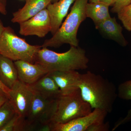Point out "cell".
Here are the masks:
<instances>
[{
	"label": "cell",
	"instance_id": "8fae6325",
	"mask_svg": "<svg viewBox=\"0 0 131 131\" xmlns=\"http://www.w3.org/2000/svg\"><path fill=\"white\" fill-rule=\"evenodd\" d=\"M49 73L56 83L61 94H69L79 89L81 74L77 71H56Z\"/></svg>",
	"mask_w": 131,
	"mask_h": 131
},
{
	"label": "cell",
	"instance_id": "f546056e",
	"mask_svg": "<svg viewBox=\"0 0 131 131\" xmlns=\"http://www.w3.org/2000/svg\"><path fill=\"white\" fill-rule=\"evenodd\" d=\"M100 1V0H89V1L90 3L96 2Z\"/></svg>",
	"mask_w": 131,
	"mask_h": 131
},
{
	"label": "cell",
	"instance_id": "83f0119b",
	"mask_svg": "<svg viewBox=\"0 0 131 131\" xmlns=\"http://www.w3.org/2000/svg\"><path fill=\"white\" fill-rule=\"evenodd\" d=\"M5 27L1 19H0V37H1V35L3 32V31L4 30Z\"/></svg>",
	"mask_w": 131,
	"mask_h": 131
},
{
	"label": "cell",
	"instance_id": "9a60e30c",
	"mask_svg": "<svg viewBox=\"0 0 131 131\" xmlns=\"http://www.w3.org/2000/svg\"><path fill=\"white\" fill-rule=\"evenodd\" d=\"M29 86L34 92L45 98L55 99L61 94L58 86L49 73Z\"/></svg>",
	"mask_w": 131,
	"mask_h": 131
},
{
	"label": "cell",
	"instance_id": "ac0fdd59",
	"mask_svg": "<svg viewBox=\"0 0 131 131\" xmlns=\"http://www.w3.org/2000/svg\"><path fill=\"white\" fill-rule=\"evenodd\" d=\"M118 96L123 100L131 101V80L126 81L120 84L118 88ZM130 121L131 108L128 111L126 117L116 122L112 130L114 131L119 126Z\"/></svg>",
	"mask_w": 131,
	"mask_h": 131
},
{
	"label": "cell",
	"instance_id": "277c9868",
	"mask_svg": "<svg viewBox=\"0 0 131 131\" xmlns=\"http://www.w3.org/2000/svg\"><path fill=\"white\" fill-rule=\"evenodd\" d=\"M92 109L83 99L79 89L69 94H61L56 99L54 113L49 125L65 124L89 114Z\"/></svg>",
	"mask_w": 131,
	"mask_h": 131
},
{
	"label": "cell",
	"instance_id": "4dcf8cb0",
	"mask_svg": "<svg viewBox=\"0 0 131 131\" xmlns=\"http://www.w3.org/2000/svg\"><path fill=\"white\" fill-rule=\"evenodd\" d=\"M58 1L59 0H52L51 3H54Z\"/></svg>",
	"mask_w": 131,
	"mask_h": 131
},
{
	"label": "cell",
	"instance_id": "6da1fadb",
	"mask_svg": "<svg viewBox=\"0 0 131 131\" xmlns=\"http://www.w3.org/2000/svg\"><path fill=\"white\" fill-rule=\"evenodd\" d=\"M79 89L83 99L92 109L111 113L118 94L114 84L102 76L88 71L81 74Z\"/></svg>",
	"mask_w": 131,
	"mask_h": 131
},
{
	"label": "cell",
	"instance_id": "484cf974",
	"mask_svg": "<svg viewBox=\"0 0 131 131\" xmlns=\"http://www.w3.org/2000/svg\"><path fill=\"white\" fill-rule=\"evenodd\" d=\"M0 88L2 89L3 91H5V92L8 95L9 90H10V89H9V88H7L6 86L2 83V82H1V80H0Z\"/></svg>",
	"mask_w": 131,
	"mask_h": 131
},
{
	"label": "cell",
	"instance_id": "f1b7e54d",
	"mask_svg": "<svg viewBox=\"0 0 131 131\" xmlns=\"http://www.w3.org/2000/svg\"><path fill=\"white\" fill-rule=\"evenodd\" d=\"M7 0H0V4L6 7Z\"/></svg>",
	"mask_w": 131,
	"mask_h": 131
},
{
	"label": "cell",
	"instance_id": "4fadbf2b",
	"mask_svg": "<svg viewBox=\"0 0 131 131\" xmlns=\"http://www.w3.org/2000/svg\"><path fill=\"white\" fill-rule=\"evenodd\" d=\"M75 0H59L51 3L47 8L51 21V33L54 35L62 24L64 19L68 14L71 6Z\"/></svg>",
	"mask_w": 131,
	"mask_h": 131
},
{
	"label": "cell",
	"instance_id": "2e32d148",
	"mask_svg": "<svg viewBox=\"0 0 131 131\" xmlns=\"http://www.w3.org/2000/svg\"><path fill=\"white\" fill-rule=\"evenodd\" d=\"M13 61L0 54V80L10 89L19 80L17 69Z\"/></svg>",
	"mask_w": 131,
	"mask_h": 131
},
{
	"label": "cell",
	"instance_id": "7402d4cb",
	"mask_svg": "<svg viewBox=\"0 0 131 131\" xmlns=\"http://www.w3.org/2000/svg\"><path fill=\"white\" fill-rule=\"evenodd\" d=\"M131 2V0H118L111 9L113 13H117L122 8L129 5Z\"/></svg>",
	"mask_w": 131,
	"mask_h": 131
},
{
	"label": "cell",
	"instance_id": "7c38bea8",
	"mask_svg": "<svg viewBox=\"0 0 131 131\" xmlns=\"http://www.w3.org/2000/svg\"><path fill=\"white\" fill-rule=\"evenodd\" d=\"M95 27L103 37L113 40L123 47L127 45L128 42L122 34L123 28L115 17H110L95 25Z\"/></svg>",
	"mask_w": 131,
	"mask_h": 131
},
{
	"label": "cell",
	"instance_id": "5bb4252c",
	"mask_svg": "<svg viewBox=\"0 0 131 131\" xmlns=\"http://www.w3.org/2000/svg\"><path fill=\"white\" fill-rule=\"evenodd\" d=\"M52 0H26L24 7L13 13L11 21L18 23L25 21L47 8Z\"/></svg>",
	"mask_w": 131,
	"mask_h": 131
},
{
	"label": "cell",
	"instance_id": "5b68a950",
	"mask_svg": "<svg viewBox=\"0 0 131 131\" xmlns=\"http://www.w3.org/2000/svg\"><path fill=\"white\" fill-rule=\"evenodd\" d=\"M42 47L28 43L9 26L5 27L0 37V54L13 61L35 63L38 52Z\"/></svg>",
	"mask_w": 131,
	"mask_h": 131
},
{
	"label": "cell",
	"instance_id": "d4e9b609",
	"mask_svg": "<svg viewBox=\"0 0 131 131\" xmlns=\"http://www.w3.org/2000/svg\"><path fill=\"white\" fill-rule=\"evenodd\" d=\"M118 0H100V1L102 2L107 5L110 6H113L115 4Z\"/></svg>",
	"mask_w": 131,
	"mask_h": 131
},
{
	"label": "cell",
	"instance_id": "d6986e66",
	"mask_svg": "<svg viewBox=\"0 0 131 131\" xmlns=\"http://www.w3.org/2000/svg\"><path fill=\"white\" fill-rule=\"evenodd\" d=\"M22 118L17 113L1 129L0 131H24L26 129L25 120Z\"/></svg>",
	"mask_w": 131,
	"mask_h": 131
},
{
	"label": "cell",
	"instance_id": "ffe728a7",
	"mask_svg": "<svg viewBox=\"0 0 131 131\" xmlns=\"http://www.w3.org/2000/svg\"><path fill=\"white\" fill-rule=\"evenodd\" d=\"M16 113L15 109L9 100L0 107V129Z\"/></svg>",
	"mask_w": 131,
	"mask_h": 131
},
{
	"label": "cell",
	"instance_id": "30bf717a",
	"mask_svg": "<svg viewBox=\"0 0 131 131\" xmlns=\"http://www.w3.org/2000/svg\"><path fill=\"white\" fill-rule=\"evenodd\" d=\"M14 63L19 80L28 85L33 84L49 73L45 68L39 63L24 61H14Z\"/></svg>",
	"mask_w": 131,
	"mask_h": 131
},
{
	"label": "cell",
	"instance_id": "7a4b0ae2",
	"mask_svg": "<svg viewBox=\"0 0 131 131\" xmlns=\"http://www.w3.org/2000/svg\"><path fill=\"white\" fill-rule=\"evenodd\" d=\"M89 62L84 49L79 46H71L69 50L63 53L42 47L38 52L35 63L41 64L50 73L86 69Z\"/></svg>",
	"mask_w": 131,
	"mask_h": 131
},
{
	"label": "cell",
	"instance_id": "4316f807",
	"mask_svg": "<svg viewBox=\"0 0 131 131\" xmlns=\"http://www.w3.org/2000/svg\"><path fill=\"white\" fill-rule=\"evenodd\" d=\"M6 7L4 5L0 4V13L4 15H6L7 13Z\"/></svg>",
	"mask_w": 131,
	"mask_h": 131
},
{
	"label": "cell",
	"instance_id": "cb8c5ba5",
	"mask_svg": "<svg viewBox=\"0 0 131 131\" xmlns=\"http://www.w3.org/2000/svg\"><path fill=\"white\" fill-rule=\"evenodd\" d=\"M9 100L8 94L0 88V107Z\"/></svg>",
	"mask_w": 131,
	"mask_h": 131
},
{
	"label": "cell",
	"instance_id": "e0dca14e",
	"mask_svg": "<svg viewBox=\"0 0 131 131\" xmlns=\"http://www.w3.org/2000/svg\"><path fill=\"white\" fill-rule=\"evenodd\" d=\"M109 7V6L100 1L88 3L86 8L87 18L91 19L95 25H98L111 17Z\"/></svg>",
	"mask_w": 131,
	"mask_h": 131
},
{
	"label": "cell",
	"instance_id": "52a82bcc",
	"mask_svg": "<svg viewBox=\"0 0 131 131\" xmlns=\"http://www.w3.org/2000/svg\"><path fill=\"white\" fill-rule=\"evenodd\" d=\"M107 114L100 109H94L89 114L65 124L49 125V131H88L92 126L104 122Z\"/></svg>",
	"mask_w": 131,
	"mask_h": 131
},
{
	"label": "cell",
	"instance_id": "44dd1931",
	"mask_svg": "<svg viewBox=\"0 0 131 131\" xmlns=\"http://www.w3.org/2000/svg\"><path fill=\"white\" fill-rule=\"evenodd\" d=\"M119 19L121 21L125 28L131 32V2L122 8L117 13Z\"/></svg>",
	"mask_w": 131,
	"mask_h": 131
},
{
	"label": "cell",
	"instance_id": "603a6c76",
	"mask_svg": "<svg viewBox=\"0 0 131 131\" xmlns=\"http://www.w3.org/2000/svg\"><path fill=\"white\" fill-rule=\"evenodd\" d=\"M109 127L108 122H103L92 126L88 131H108L109 130Z\"/></svg>",
	"mask_w": 131,
	"mask_h": 131
},
{
	"label": "cell",
	"instance_id": "ba28073f",
	"mask_svg": "<svg viewBox=\"0 0 131 131\" xmlns=\"http://www.w3.org/2000/svg\"><path fill=\"white\" fill-rule=\"evenodd\" d=\"M19 24V33L25 36L44 37L51 32L52 28L50 18L47 8Z\"/></svg>",
	"mask_w": 131,
	"mask_h": 131
},
{
	"label": "cell",
	"instance_id": "9c48e42d",
	"mask_svg": "<svg viewBox=\"0 0 131 131\" xmlns=\"http://www.w3.org/2000/svg\"><path fill=\"white\" fill-rule=\"evenodd\" d=\"M34 92L29 85L19 80L9 90V101L16 113L22 118L25 119Z\"/></svg>",
	"mask_w": 131,
	"mask_h": 131
},
{
	"label": "cell",
	"instance_id": "3957f363",
	"mask_svg": "<svg viewBox=\"0 0 131 131\" xmlns=\"http://www.w3.org/2000/svg\"><path fill=\"white\" fill-rule=\"evenodd\" d=\"M89 0H75L70 13L56 32L45 40L42 47L59 48L64 44L79 46L77 37L80 25L87 18L86 6Z\"/></svg>",
	"mask_w": 131,
	"mask_h": 131
},
{
	"label": "cell",
	"instance_id": "8992f818",
	"mask_svg": "<svg viewBox=\"0 0 131 131\" xmlns=\"http://www.w3.org/2000/svg\"><path fill=\"white\" fill-rule=\"evenodd\" d=\"M56 99L45 98L34 92L30 106L25 118L27 128L39 124L49 125L54 113Z\"/></svg>",
	"mask_w": 131,
	"mask_h": 131
}]
</instances>
